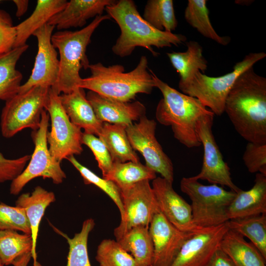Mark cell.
Here are the masks:
<instances>
[{"label": "cell", "mask_w": 266, "mask_h": 266, "mask_svg": "<svg viewBox=\"0 0 266 266\" xmlns=\"http://www.w3.org/2000/svg\"><path fill=\"white\" fill-rule=\"evenodd\" d=\"M225 112L243 139L266 144V78L253 66L236 79L227 96Z\"/></svg>", "instance_id": "1"}, {"label": "cell", "mask_w": 266, "mask_h": 266, "mask_svg": "<svg viewBox=\"0 0 266 266\" xmlns=\"http://www.w3.org/2000/svg\"><path fill=\"white\" fill-rule=\"evenodd\" d=\"M105 10L120 29V34L112 47L113 53L120 57L130 56L137 47L146 49L156 57L158 53L153 47L178 46L187 40L186 36L182 34L154 28L140 15L132 0H116L107 6Z\"/></svg>", "instance_id": "2"}, {"label": "cell", "mask_w": 266, "mask_h": 266, "mask_svg": "<svg viewBox=\"0 0 266 266\" xmlns=\"http://www.w3.org/2000/svg\"><path fill=\"white\" fill-rule=\"evenodd\" d=\"M149 71L155 88L163 95L156 109L157 121L170 126L174 137L183 145L189 148L200 146L197 122L201 117L213 113L197 99L179 92L160 79L152 70Z\"/></svg>", "instance_id": "3"}, {"label": "cell", "mask_w": 266, "mask_h": 266, "mask_svg": "<svg viewBox=\"0 0 266 266\" xmlns=\"http://www.w3.org/2000/svg\"><path fill=\"white\" fill-rule=\"evenodd\" d=\"M89 69L91 75L82 78L79 87L111 99L131 102L137 94H150L155 88L145 56L140 57L136 67L129 72H125L121 65L105 66L100 62L90 64Z\"/></svg>", "instance_id": "4"}, {"label": "cell", "mask_w": 266, "mask_h": 266, "mask_svg": "<svg viewBox=\"0 0 266 266\" xmlns=\"http://www.w3.org/2000/svg\"><path fill=\"white\" fill-rule=\"evenodd\" d=\"M110 19L107 14L98 16L81 30L59 31L52 34V43L60 55V72L57 85L51 89L58 94H68L79 87L82 79L80 70L88 69L90 65L86 50L91 37L103 21Z\"/></svg>", "instance_id": "5"}, {"label": "cell", "mask_w": 266, "mask_h": 266, "mask_svg": "<svg viewBox=\"0 0 266 266\" xmlns=\"http://www.w3.org/2000/svg\"><path fill=\"white\" fill-rule=\"evenodd\" d=\"M180 186L191 200L193 220L197 226L215 227L229 220L228 208L235 192L216 184L203 185L193 176L183 177Z\"/></svg>", "instance_id": "6"}, {"label": "cell", "mask_w": 266, "mask_h": 266, "mask_svg": "<svg viewBox=\"0 0 266 266\" xmlns=\"http://www.w3.org/2000/svg\"><path fill=\"white\" fill-rule=\"evenodd\" d=\"M266 57L265 52L250 53L236 63L230 72L211 77L199 71L188 82L178 87L182 93L197 99L214 114L220 116L224 112L227 96L237 77Z\"/></svg>", "instance_id": "7"}, {"label": "cell", "mask_w": 266, "mask_h": 266, "mask_svg": "<svg viewBox=\"0 0 266 266\" xmlns=\"http://www.w3.org/2000/svg\"><path fill=\"white\" fill-rule=\"evenodd\" d=\"M50 88L36 86L25 92L18 93L5 101L0 116L2 136L10 138L23 130L33 131L40 126Z\"/></svg>", "instance_id": "8"}, {"label": "cell", "mask_w": 266, "mask_h": 266, "mask_svg": "<svg viewBox=\"0 0 266 266\" xmlns=\"http://www.w3.org/2000/svg\"><path fill=\"white\" fill-rule=\"evenodd\" d=\"M49 120L48 113L44 110L39 127L32 133L34 148L30 162L23 171L11 181V194L18 195L28 183L37 177L51 179L55 184L62 183L66 178L61 163L53 158L49 150L47 134Z\"/></svg>", "instance_id": "9"}, {"label": "cell", "mask_w": 266, "mask_h": 266, "mask_svg": "<svg viewBox=\"0 0 266 266\" xmlns=\"http://www.w3.org/2000/svg\"><path fill=\"white\" fill-rule=\"evenodd\" d=\"M59 96L50 88L45 110L51 121V130L47 134L49 150L53 158L61 163L70 156L80 155L82 152L83 133L70 121Z\"/></svg>", "instance_id": "10"}, {"label": "cell", "mask_w": 266, "mask_h": 266, "mask_svg": "<svg viewBox=\"0 0 266 266\" xmlns=\"http://www.w3.org/2000/svg\"><path fill=\"white\" fill-rule=\"evenodd\" d=\"M124 212L119 225L114 230L116 240L130 230L149 227L154 216L160 212L149 180H143L120 190Z\"/></svg>", "instance_id": "11"}, {"label": "cell", "mask_w": 266, "mask_h": 266, "mask_svg": "<svg viewBox=\"0 0 266 266\" xmlns=\"http://www.w3.org/2000/svg\"><path fill=\"white\" fill-rule=\"evenodd\" d=\"M156 126L154 120L145 115L137 123L127 127L128 137L133 150L138 151L144 158L145 166L173 183V164L155 136Z\"/></svg>", "instance_id": "12"}, {"label": "cell", "mask_w": 266, "mask_h": 266, "mask_svg": "<svg viewBox=\"0 0 266 266\" xmlns=\"http://www.w3.org/2000/svg\"><path fill=\"white\" fill-rule=\"evenodd\" d=\"M214 115L203 116L197 122L196 132L203 146V157L200 172L193 177L198 180H206L212 184L227 187L237 193L240 189L233 182L230 168L223 160L212 133Z\"/></svg>", "instance_id": "13"}, {"label": "cell", "mask_w": 266, "mask_h": 266, "mask_svg": "<svg viewBox=\"0 0 266 266\" xmlns=\"http://www.w3.org/2000/svg\"><path fill=\"white\" fill-rule=\"evenodd\" d=\"M55 28L46 24L33 33V35L37 40V53L32 73L28 80L21 85L18 93L25 92L36 86L52 89L56 87L59 75L60 62L51 42Z\"/></svg>", "instance_id": "14"}, {"label": "cell", "mask_w": 266, "mask_h": 266, "mask_svg": "<svg viewBox=\"0 0 266 266\" xmlns=\"http://www.w3.org/2000/svg\"><path fill=\"white\" fill-rule=\"evenodd\" d=\"M172 183L162 177L153 180L152 189L160 212L179 230L196 233L204 228L193 220L191 205L174 190Z\"/></svg>", "instance_id": "15"}, {"label": "cell", "mask_w": 266, "mask_h": 266, "mask_svg": "<svg viewBox=\"0 0 266 266\" xmlns=\"http://www.w3.org/2000/svg\"><path fill=\"white\" fill-rule=\"evenodd\" d=\"M229 230L227 222L194 234L184 243L171 266H206Z\"/></svg>", "instance_id": "16"}, {"label": "cell", "mask_w": 266, "mask_h": 266, "mask_svg": "<svg viewBox=\"0 0 266 266\" xmlns=\"http://www.w3.org/2000/svg\"><path fill=\"white\" fill-rule=\"evenodd\" d=\"M154 246L153 266H171L185 241L194 234L182 232L159 212L149 227Z\"/></svg>", "instance_id": "17"}, {"label": "cell", "mask_w": 266, "mask_h": 266, "mask_svg": "<svg viewBox=\"0 0 266 266\" xmlns=\"http://www.w3.org/2000/svg\"><path fill=\"white\" fill-rule=\"evenodd\" d=\"M86 98L98 119L102 123L128 126L146 115V107L139 101H121L91 91L87 93Z\"/></svg>", "instance_id": "18"}, {"label": "cell", "mask_w": 266, "mask_h": 266, "mask_svg": "<svg viewBox=\"0 0 266 266\" xmlns=\"http://www.w3.org/2000/svg\"><path fill=\"white\" fill-rule=\"evenodd\" d=\"M114 0H71L64 8L54 15L47 24L59 31L82 27L91 18L102 15L107 6Z\"/></svg>", "instance_id": "19"}, {"label": "cell", "mask_w": 266, "mask_h": 266, "mask_svg": "<svg viewBox=\"0 0 266 266\" xmlns=\"http://www.w3.org/2000/svg\"><path fill=\"white\" fill-rule=\"evenodd\" d=\"M59 97L70 121L80 129H84V133L98 136L103 123L98 119L84 89L77 87L69 93L60 94Z\"/></svg>", "instance_id": "20"}, {"label": "cell", "mask_w": 266, "mask_h": 266, "mask_svg": "<svg viewBox=\"0 0 266 266\" xmlns=\"http://www.w3.org/2000/svg\"><path fill=\"white\" fill-rule=\"evenodd\" d=\"M56 200L55 195L41 186H36L31 193L21 194L15 202V206L24 209L28 218L33 241L32 258L33 266H41L37 261L36 251L39 228L45 210Z\"/></svg>", "instance_id": "21"}, {"label": "cell", "mask_w": 266, "mask_h": 266, "mask_svg": "<svg viewBox=\"0 0 266 266\" xmlns=\"http://www.w3.org/2000/svg\"><path fill=\"white\" fill-rule=\"evenodd\" d=\"M266 214V176L257 173L253 187L236 193L228 211L229 220Z\"/></svg>", "instance_id": "22"}, {"label": "cell", "mask_w": 266, "mask_h": 266, "mask_svg": "<svg viewBox=\"0 0 266 266\" xmlns=\"http://www.w3.org/2000/svg\"><path fill=\"white\" fill-rule=\"evenodd\" d=\"M220 248L233 266H266V260L256 246L230 229L223 236Z\"/></svg>", "instance_id": "23"}, {"label": "cell", "mask_w": 266, "mask_h": 266, "mask_svg": "<svg viewBox=\"0 0 266 266\" xmlns=\"http://www.w3.org/2000/svg\"><path fill=\"white\" fill-rule=\"evenodd\" d=\"M67 2L66 0H38L35 9L30 17L15 26L16 37L14 48L26 44L30 36L62 10Z\"/></svg>", "instance_id": "24"}, {"label": "cell", "mask_w": 266, "mask_h": 266, "mask_svg": "<svg viewBox=\"0 0 266 266\" xmlns=\"http://www.w3.org/2000/svg\"><path fill=\"white\" fill-rule=\"evenodd\" d=\"M127 126L103 123L98 135L106 146L113 162H140L129 140L126 132Z\"/></svg>", "instance_id": "25"}, {"label": "cell", "mask_w": 266, "mask_h": 266, "mask_svg": "<svg viewBox=\"0 0 266 266\" xmlns=\"http://www.w3.org/2000/svg\"><path fill=\"white\" fill-rule=\"evenodd\" d=\"M187 47L185 52L167 53L170 62L180 76L178 85L184 84L200 71L203 73L207 69V61L202 55V46L196 41L186 42Z\"/></svg>", "instance_id": "26"}, {"label": "cell", "mask_w": 266, "mask_h": 266, "mask_svg": "<svg viewBox=\"0 0 266 266\" xmlns=\"http://www.w3.org/2000/svg\"><path fill=\"white\" fill-rule=\"evenodd\" d=\"M28 48L26 44L0 54V100L6 101L19 92L23 75L16 66Z\"/></svg>", "instance_id": "27"}, {"label": "cell", "mask_w": 266, "mask_h": 266, "mask_svg": "<svg viewBox=\"0 0 266 266\" xmlns=\"http://www.w3.org/2000/svg\"><path fill=\"white\" fill-rule=\"evenodd\" d=\"M116 241L132 255L136 266L152 265L154 246L149 227L133 228Z\"/></svg>", "instance_id": "28"}, {"label": "cell", "mask_w": 266, "mask_h": 266, "mask_svg": "<svg viewBox=\"0 0 266 266\" xmlns=\"http://www.w3.org/2000/svg\"><path fill=\"white\" fill-rule=\"evenodd\" d=\"M156 173L140 162H113L103 178L113 182L121 190L143 180H153L157 177Z\"/></svg>", "instance_id": "29"}, {"label": "cell", "mask_w": 266, "mask_h": 266, "mask_svg": "<svg viewBox=\"0 0 266 266\" xmlns=\"http://www.w3.org/2000/svg\"><path fill=\"white\" fill-rule=\"evenodd\" d=\"M206 0H188L185 9L184 18L187 22L205 37L223 46L231 41L228 36H220L213 28L209 17Z\"/></svg>", "instance_id": "30"}, {"label": "cell", "mask_w": 266, "mask_h": 266, "mask_svg": "<svg viewBox=\"0 0 266 266\" xmlns=\"http://www.w3.org/2000/svg\"><path fill=\"white\" fill-rule=\"evenodd\" d=\"M229 229L248 238L266 260V214L230 219Z\"/></svg>", "instance_id": "31"}, {"label": "cell", "mask_w": 266, "mask_h": 266, "mask_svg": "<svg viewBox=\"0 0 266 266\" xmlns=\"http://www.w3.org/2000/svg\"><path fill=\"white\" fill-rule=\"evenodd\" d=\"M142 17L152 27L161 31L172 33L178 25L172 0H148Z\"/></svg>", "instance_id": "32"}, {"label": "cell", "mask_w": 266, "mask_h": 266, "mask_svg": "<svg viewBox=\"0 0 266 266\" xmlns=\"http://www.w3.org/2000/svg\"><path fill=\"white\" fill-rule=\"evenodd\" d=\"M31 234L12 230H0V259L4 266L12 265L18 258L31 252Z\"/></svg>", "instance_id": "33"}, {"label": "cell", "mask_w": 266, "mask_h": 266, "mask_svg": "<svg viewBox=\"0 0 266 266\" xmlns=\"http://www.w3.org/2000/svg\"><path fill=\"white\" fill-rule=\"evenodd\" d=\"M95 222L89 218L83 222L81 231L72 238L57 229L56 231L66 239L68 253L66 266H91L88 252V240L90 233L93 230Z\"/></svg>", "instance_id": "34"}, {"label": "cell", "mask_w": 266, "mask_h": 266, "mask_svg": "<svg viewBox=\"0 0 266 266\" xmlns=\"http://www.w3.org/2000/svg\"><path fill=\"white\" fill-rule=\"evenodd\" d=\"M96 260L100 266H136L132 255L115 240L105 239L98 246Z\"/></svg>", "instance_id": "35"}, {"label": "cell", "mask_w": 266, "mask_h": 266, "mask_svg": "<svg viewBox=\"0 0 266 266\" xmlns=\"http://www.w3.org/2000/svg\"><path fill=\"white\" fill-rule=\"evenodd\" d=\"M66 159L79 171L85 184L96 186L111 198L118 207L121 217L123 214L124 209L119 188L113 182L99 177L79 163L74 156H70Z\"/></svg>", "instance_id": "36"}, {"label": "cell", "mask_w": 266, "mask_h": 266, "mask_svg": "<svg viewBox=\"0 0 266 266\" xmlns=\"http://www.w3.org/2000/svg\"><path fill=\"white\" fill-rule=\"evenodd\" d=\"M4 230L31 234L30 224L24 209L0 203V230Z\"/></svg>", "instance_id": "37"}, {"label": "cell", "mask_w": 266, "mask_h": 266, "mask_svg": "<svg viewBox=\"0 0 266 266\" xmlns=\"http://www.w3.org/2000/svg\"><path fill=\"white\" fill-rule=\"evenodd\" d=\"M81 142L92 151L102 172V177L105 176L110 170L113 162L104 143L96 135L85 133H82Z\"/></svg>", "instance_id": "38"}, {"label": "cell", "mask_w": 266, "mask_h": 266, "mask_svg": "<svg viewBox=\"0 0 266 266\" xmlns=\"http://www.w3.org/2000/svg\"><path fill=\"white\" fill-rule=\"evenodd\" d=\"M242 159L249 172L266 176V144L248 142Z\"/></svg>", "instance_id": "39"}, {"label": "cell", "mask_w": 266, "mask_h": 266, "mask_svg": "<svg viewBox=\"0 0 266 266\" xmlns=\"http://www.w3.org/2000/svg\"><path fill=\"white\" fill-rule=\"evenodd\" d=\"M26 155L15 159L5 158L0 152V183L12 181L25 169L31 158Z\"/></svg>", "instance_id": "40"}, {"label": "cell", "mask_w": 266, "mask_h": 266, "mask_svg": "<svg viewBox=\"0 0 266 266\" xmlns=\"http://www.w3.org/2000/svg\"><path fill=\"white\" fill-rule=\"evenodd\" d=\"M16 29L10 14L0 9V54L7 52L14 48Z\"/></svg>", "instance_id": "41"}, {"label": "cell", "mask_w": 266, "mask_h": 266, "mask_svg": "<svg viewBox=\"0 0 266 266\" xmlns=\"http://www.w3.org/2000/svg\"><path fill=\"white\" fill-rule=\"evenodd\" d=\"M206 266H233V265L227 256L220 248Z\"/></svg>", "instance_id": "42"}, {"label": "cell", "mask_w": 266, "mask_h": 266, "mask_svg": "<svg viewBox=\"0 0 266 266\" xmlns=\"http://www.w3.org/2000/svg\"><path fill=\"white\" fill-rule=\"evenodd\" d=\"M13 1L17 8L16 16L17 17H20L23 15L28 9L29 0H14Z\"/></svg>", "instance_id": "43"}, {"label": "cell", "mask_w": 266, "mask_h": 266, "mask_svg": "<svg viewBox=\"0 0 266 266\" xmlns=\"http://www.w3.org/2000/svg\"><path fill=\"white\" fill-rule=\"evenodd\" d=\"M32 258V253L29 252L18 258L12 263L13 266H28Z\"/></svg>", "instance_id": "44"}, {"label": "cell", "mask_w": 266, "mask_h": 266, "mask_svg": "<svg viewBox=\"0 0 266 266\" xmlns=\"http://www.w3.org/2000/svg\"><path fill=\"white\" fill-rule=\"evenodd\" d=\"M0 266H4V265L2 263L0 259Z\"/></svg>", "instance_id": "45"}, {"label": "cell", "mask_w": 266, "mask_h": 266, "mask_svg": "<svg viewBox=\"0 0 266 266\" xmlns=\"http://www.w3.org/2000/svg\"><path fill=\"white\" fill-rule=\"evenodd\" d=\"M149 266H153L152 265Z\"/></svg>", "instance_id": "46"}]
</instances>
